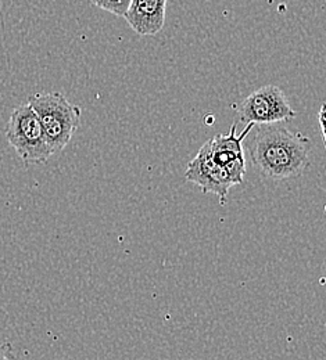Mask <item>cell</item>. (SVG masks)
I'll list each match as a JSON object with an SVG mask.
<instances>
[{"label": "cell", "mask_w": 326, "mask_h": 360, "mask_svg": "<svg viewBox=\"0 0 326 360\" xmlns=\"http://www.w3.org/2000/svg\"><path fill=\"white\" fill-rule=\"evenodd\" d=\"M318 121H320V129H321V134H322V140L326 141V134H325V104L321 105L320 108V114H318Z\"/></svg>", "instance_id": "cell-9"}, {"label": "cell", "mask_w": 326, "mask_h": 360, "mask_svg": "<svg viewBox=\"0 0 326 360\" xmlns=\"http://www.w3.org/2000/svg\"><path fill=\"white\" fill-rule=\"evenodd\" d=\"M28 103L42 124L51 154L61 151L81 127V108L60 91L38 93Z\"/></svg>", "instance_id": "cell-2"}, {"label": "cell", "mask_w": 326, "mask_h": 360, "mask_svg": "<svg viewBox=\"0 0 326 360\" xmlns=\"http://www.w3.org/2000/svg\"><path fill=\"white\" fill-rule=\"evenodd\" d=\"M237 114L242 122L254 125L278 124L297 115L283 90L275 85H265L250 93L239 104Z\"/></svg>", "instance_id": "cell-4"}, {"label": "cell", "mask_w": 326, "mask_h": 360, "mask_svg": "<svg viewBox=\"0 0 326 360\" xmlns=\"http://www.w3.org/2000/svg\"><path fill=\"white\" fill-rule=\"evenodd\" d=\"M14 359L13 347L8 342L0 344V360Z\"/></svg>", "instance_id": "cell-8"}, {"label": "cell", "mask_w": 326, "mask_h": 360, "mask_svg": "<svg viewBox=\"0 0 326 360\" xmlns=\"http://www.w3.org/2000/svg\"><path fill=\"white\" fill-rule=\"evenodd\" d=\"M167 1L131 0L124 18L140 37H154L164 28Z\"/></svg>", "instance_id": "cell-6"}, {"label": "cell", "mask_w": 326, "mask_h": 360, "mask_svg": "<svg viewBox=\"0 0 326 360\" xmlns=\"http://www.w3.org/2000/svg\"><path fill=\"white\" fill-rule=\"evenodd\" d=\"M185 178L197 184L204 194H217L222 205L225 204L230 188L234 186L228 171L213 160L208 141L201 146L197 155L187 165Z\"/></svg>", "instance_id": "cell-5"}, {"label": "cell", "mask_w": 326, "mask_h": 360, "mask_svg": "<svg viewBox=\"0 0 326 360\" xmlns=\"http://www.w3.org/2000/svg\"><path fill=\"white\" fill-rule=\"evenodd\" d=\"M94 6L115 15V17H124L131 0H89Z\"/></svg>", "instance_id": "cell-7"}, {"label": "cell", "mask_w": 326, "mask_h": 360, "mask_svg": "<svg viewBox=\"0 0 326 360\" xmlns=\"http://www.w3.org/2000/svg\"><path fill=\"white\" fill-rule=\"evenodd\" d=\"M6 139L27 164H45L53 155L42 124L30 103L13 110L6 128Z\"/></svg>", "instance_id": "cell-3"}, {"label": "cell", "mask_w": 326, "mask_h": 360, "mask_svg": "<svg viewBox=\"0 0 326 360\" xmlns=\"http://www.w3.org/2000/svg\"><path fill=\"white\" fill-rule=\"evenodd\" d=\"M251 128L249 150L254 168L265 179H296L310 165L311 140L275 124Z\"/></svg>", "instance_id": "cell-1"}]
</instances>
